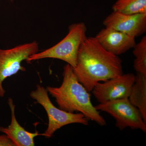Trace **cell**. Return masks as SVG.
<instances>
[{"mask_svg":"<svg viewBox=\"0 0 146 146\" xmlns=\"http://www.w3.org/2000/svg\"><path fill=\"white\" fill-rule=\"evenodd\" d=\"M73 69L79 82L89 92L99 82L123 74L121 59L104 49L95 37L84 40Z\"/></svg>","mask_w":146,"mask_h":146,"instance_id":"1","label":"cell"},{"mask_svg":"<svg viewBox=\"0 0 146 146\" xmlns=\"http://www.w3.org/2000/svg\"><path fill=\"white\" fill-rule=\"evenodd\" d=\"M63 76V82L59 87L48 86L46 88L58 108L70 113H81L99 125H106V121L92 104L89 92L79 82L73 67L68 64L65 65Z\"/></svg>","mask_w":146,"mask_h":146,"instance_id":"2","label":"cell"},{"mask_svg":"<svg viewBox=\"0 0 146 146\" xmlns=\"http://www.w3.org/2000/svg\"><path fill=\"white\" fill-rule=\"evenodd\" d=\"M86 31L87 28L83 23L72 24L69 27L68 34L61 41L49 48L32 55L27 62L31 63L44 58H56L65 61L74 68L80 47L87 37Z\"/></svg>","mask_w":146,"mask_h":146,"instance_id":"3","label":"cell"},{"mask_svg":"<svg viewBox=\"0 0 146 146\" xmlns=\"http://www.w3.org/2000/svg\"><path fill=\"white\" fill-rule=\"evenodd\" d=\"M30 96L41 105L46 112L48 118V124L44 136L50 138L55 131L64 126L72 123L81 124L88 125L89 120L81 113H70L57 108L51 101L46 89L37 84L36 89L31 91Z\"/></svg>","mask_w":146,"mask_h":146,"instance_id":"4","label":"cell"},{"mask_svg":"<svg viewBox=\"0 0 146 146\" xmlns=\"http://www.w3.org/2000/svg\"><path fill=\"white\" fill-rule=\"evenodd\" d=\"M98 111L107 112L116 120L115 125L120 130L127 127L146 132V123L138 108L128 98L114 100L95 106Z\"/></svg>","mask_w":146,"mask_h":146,"instance_id":"5","label":"cell"},{"mask_svg":"<svg viewBox=\"0 0 146 146\" xmlns=\"http://www.w3.org/2000/svg\"><path fill=\"white\" fill-rule=\"evenodd\" d=\"M39 50V44L36 41L8 49L0 48V97L3 98L5 95V90L3 84L6 79L19 71H26L25 68L21 65L22 62Z\"/></svg>","mask_w":146,"mask_h":146,"instance_id":"6","label":"cell"},{"mask_svg":"<svg viewBox=\"0 0 146 146\" xmlns=\"http://www.w3.org/2000/svg\"><path fill=\"white\" fill-rule=\"evenodd\" d=\"M135 76L132 73L123 74L97 84L91 92L99 104L120 99L128 98L135 82Z\"/></svg>","mask_w":146,"mask_h":146,"instance_id":"7","label":"cell"},{"mask_svg":"<svg viewBox=\"0 0 146 146\" xmlns=\"http://www.w3.org/2000/svg\"><path fill=\"white\" fill-rule=\"evenodd\" d=\"M103 24L106 27L114 29L136 38L146 31V13L128 15L113 11Z\"/></svg>","mask_w":146,"mask_h":146,"instance_id":"8","label":"cell"},{"mask_svg":"<svg viewBox=\"0 0 146 146\" xmlns=\"http://www.w3.org/2000/svg\"><path fill=\"white\" fill-rule=\"evenodd\" d=\"M95 38L104 49L117 56L133 48L136 44L134 37L110 28L102 29Z\"/></svg>","mask_w":146,"mask_h":146,"instance_id":"9","label":"cell"},{"mask_svg":"<svg viewBox=\"0 0 146 146\" xmlns=\"http://www.w3.org/2000/svg\"><path fill=\"white\" fill-rule=\"evenodd\" d=\"M8 104L11 112V122L7 127H0V132L6 134L16 146H34V138L38 136H44L38 132L31 133L21 126L16 119L15 115L16 105L11 98H9Z\"/></svg>","mask_w":146,"mask_h":146,"instance_id":"10","label":"cell"},{"mask_svg":"<svg viewBox=\"0 0 146 146\" xmlns=\"http://www.w3.org/2000/svg\"><path fill=\"white\" fill-rule=\"evenodd\" d=\"M128 99L137 108L146 123V75L137 73Z\"/></svg>","mask_w":146,"mask_h":146,"instance_id":"11","label":"cell"},{"mask_svg":"<svg viewBox=\"0 0 146 146\" xmlns=\"http://www.w3.org/2000/svg\"><path fill=\"white\" fill-rule=\"evenodd\" d=\"M112 9L128 15L146 13V0H127L120 4H114Z\"/></svg>","mask_w":146,"mask_h":146,"instance_id":"12","label":"cell"},{"mask_svg":"<svg viewBox=\"0 0 146 146\" xmlns=\"http://www.w3.org/2000/svg\"><path fill=\"white\" fill-rule=\"evenodd\" d=\"M135 57L133 67L137 73L146 75V36H144L133 48Z\"/></svg>","mask_w":146,"mask_h":146,"instance_id":"13","label":"cell"},{"mask_svg":"<svg viewBox=\"0 0 146 146\" xmlns=\"http://www.w3.org/2000/svg\"><path fill=\"white\" fill-rule=\"evenodd\" d=\"M0 146H16L6 134L0 136Z\"/></svg>","mask_w":146,"mask_h":146,"instance_id":"14","label":"cell"},{"mask_svg":"<svg viewBox=\"0 0 146 146\" xmlns=\"http://www.w3.org/2000/svg\"><path fill=\"white\" fill-rule=\"evenodd\" d=\"M127 0H117V1L115 3V5H119L120 4L122 3L125 2Z\"/></svg>","mask_w":146,"mask_h":146,"instance_id":"15","label":"cell"},{"mask_svg":"<svg viewBox=\"0 0 146 146\" xmlns=\"http://www.w3.org/2000/svg\"><path fill=\"white\" fill-rule=\"evenodd\" d=\"M10 1H11V2H13V1H14V0H10Z\"/></svg>","mask_w":146,"mask_h":146,"instance_id":"16","label":"cell"}]
</instances>
